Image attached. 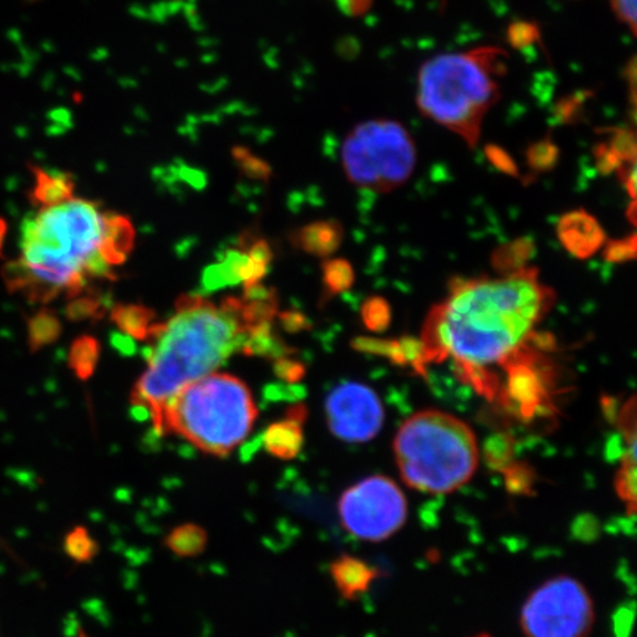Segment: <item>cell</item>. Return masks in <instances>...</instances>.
<instances>
[{"mask_svg":"<svg viewBox=\"0 0 637 637\" xmlns=\"http://www.w3.org/2000/svg\"><path fill=\"white\" fill-rule=\"evenodd\" d=\"M552 303L553 292L527 267L499 278L459 281L425 320V362L452 359L462 377L492 399L497 385L489 369L520 354Z\"/></svg>","mask_w":637,"mask_h":637,"instance_id":"obj_1","label":"cell"},{"mask_svg":"<svg viewBox=\"0 0 637 637\" xmlns=\"http://www.w3.org/2000/svg\"><path fill=\"white\" fill-rule=\"evenodd\" d=\"M244 340L235 297L216 306L203 295H182L173 318L152 326L148 368L133 388V407L160 430L167 403L185 385L213 374Z\"/></svg>","mask_w":637,"mask_h":637,"instance_id":"obj_2","label":"cell"},{"mask_svg":"<svg viewBox=\"0 0 637 637\" xmlns=\"http://www.w3.org/2000/svg\"><path fill=\"white\" fill-rule=\"evenodd\" d=\"M104 213L93 201L73 200L40 208L27 219L21 235V260L31 276L26 297L49 303L61 292L73 298L86 290L87 279L110 278L101 257Z\"/></svg>","mask_w":637,"mask_h":637,"instance_id":"obj_3","label":"cell"},{"mask_svg":"<svg viewBox=\"0 0 637 637\" xmlns=\"http://www.w3.org/2000/svg\"><path fill=\"white\" fill-rule=\"evenodd\" d=\"M506 59L508 54L499 46L428 59L418 73L419 111L475 148L484 118L500 99V80L508 71Z\"/></svg>","mask_w":637,"mask_h":637,"instance_id":"obj_4","label":"cell"},{"mask_svg":"<svg viewBox=\"0 0 637 637\" xmlns=\"http://www.w3.org/2000/svg\"><path fill=\"white\" fill-rule=\"evenodd\" d=\"M393 447L403 483L416 492L438 496L462 489L480 462L474 431L441 410L410 416L397 431Z\"/></svg>","mask_w":637,"mask_h":637,"instance_id":"obj_5","label":"cell"},{"mask_svg":"<svg viewBox=\"0 0 637 637\" xmlns=\"http://www.w3.org/2000/svg\"><path fill=\"white\" fill-rule=\"evenodd\" d=\"M259 409L250 388L229 374L185 385L167 403L158 433L177 434L207 455H231L256 424Z\"/></svg>","mask_w":637,"mask_h":637,"instance_id":"obj_6","label":"cell"},{"mask_svg":"<svg viewBox=\"0 0 637 637\" xmlns=\"http://www.w3.org/2000/svg\"><path fill=\"white\" fill-rule=\"evenodd\" d=\"M341 163L347 179L357 188L388 194L412 176L416 166L415 141L399 121H363L344 139Z\"/></svg>","mask_w":637,"mask_h":637,"instance_id":"obj_7","label":"cell"},{"mask_svg":"<svg viewBox=\"0 0 637 637\" xmlns=\"http://www.w3.org/2000/svg\"><path fill=\"white\" fill-rule=\"evenodd\" d=\"M595 624V605L586 587L559 576L537 587L521 609L525 637H587Z\"/></svg>","mask_w":637,"mask_h":637,"instance_id":"obj_8","label":"cell"},{"mask_svg":"<svg viewBox=\"0 0 637 637\" xmlns=\"http://www.w3.org/2000/svg\"><path fill=\"white\" fill-rule=\"evenodd\" d=\"M338 515L344 530L356 539L384 542L406 524L407 500L391 478L372 475L341 494Z\"/></svg>","mask_w":637,"mask_h":637,"instance_id":"obj_9","label":"cell"},{"mask_svg":"<svg viewBox=\"0 0 637 637\" xmlns=\"http://www.w3.org/2000/svg\"><path fill=\"white\" fill-rule=\"evenodd\" d=\"M326 421L334 437L346 443H368L384 425L385 410L371 387L343 382L326 397Z\"/></svg>","mask_w":637,"mask_h":637,"instance_id":"obj_10","label":"cell"},{"mask_svg":"<svg viewBox=\"0 0 637 637\" xmlns=\"http://www.w3.org/2000/svg\"><path fill=\"white\" fill-rule=\"evenodd\" d=\"M273 253L269 242L260 236L245 233L239 238L238 247L228 251L219 263L204 272L203 285L207 291H216L229 285L244 288L260 284L269 272Z\"/></svg>","mask_w":637,"mask_h":637,"instance_id":"obj_11","label":"cell"},{"mask_svg":"<svg viewBox=\"0 0 637 637\" xmlns=\"http://www.w3.org/2000/svg\"><path fill=\"white\" fill-rule=\"evenodd\" d=\"M505 366L508 379L503 391V402L520 418H533L534 413L543 406L545 399L546 391L542 378L533 366L520 360V354Z\"/></svg>","mask_w":637,"mask_h":637,"instance_id":"obj_12","label":"cell"},{"mask_svg":"<svg viewBox=\"0 0 637 637\" xmlns=\"http://www.w3.org/2000/svg\"><path fill=\"white\" fill-rule=\"evenodd\" d=\"M556 232L565 250L579 260L595 256L607 242L601 223L584 210L564 214L559 219Z\"/></svg>","mask_w":637,"mask_h":637,"instance_id":"obj_13","label":"cell"},{"mask_svg":"<svg viewBox=\"0 0 637 637\" xmlns=\"http://www.w3.org/2000/svg\"><path fill=\"white\" fill-rule=\"evenodd\" d=\"M306 419V406L295 403L288 407L285 418L273 422L264 431L261 437L264 450L279 461H292L297 458L303 449V424Z\"/></svg>","mask_w":637,"mask_h":637,"instance_id":"obj_14","label":"cell"},{"mask_svg":"<svg viewBox=\"0 0 637 637\" xmlns=\"http://www.w3.org/2000/svg\"><path fill=\"white\" fill-rule=\"evenodd\" d=\"M344 228L337 220H319L301 226L291 233L290 241L310 256L329 259L343 244Z\"/></svg>","mask_w":637,"mask_h":637,"instance_id":"obj_15","label":"cell"},{"mask_svg":"<svg viewBox=\"0 0 637 637\" xmlns=\"http://www.w3.org/2000/svg\"><path fill=\"white\" fill-rule=\"evenodd\" d=\"M329 573L338 592L347 601H354L365 595L379 577L377 568L351 555L338 556L332 561Z\"/></svg>","mask_w":637,"mask_h":637,"instance_id":"obj_16","label":"cell"},{"mask_svg":"<svg viewBox=\"0 0 637 637\" xmlns=\"http://www.w3.org/2000/svg\"><path fill=\"white\" fill-rule=\"evenodd\" d=\"M30 170L34 179L29 194L31 204L39 208H48L73 200L76 183L71 174L52 172L39 166H30Z\"/></svg>","mask_w":637,"mask_h":637,"instance_id":"obj_17","label":"cell"},{"mask_svg":"<svg viewBox=\"0 0 637 637\" xmlns=\"http://www.w3.org/2000/svg\"><path fill=\"white\" fill-rule=\"evenodd\" d=\"M135 238V228L126 216L104 213L101 257L111 269L127 260L135 244Z\"/></svg>","mask_w":637,"mask_h":637,"instance_id":"obj_18","label":"cell"},{"mask_svg":"<svg viewBox=\"0 0 637 637\" xmlns=\"http://www.w3.org/2000/svg\"><path fill=\"white\" fill-rule=\"evenodd\" d=\"M111 320L118 331L138 341L149 340L152 326L157 323L154 310L142 304H118L111 312Z\"/></svg>","mask_w":637,"mask_h":637,"instance_id":"obj_19","label":"cell"},{"mask_svg":"<svg viewBox=\"0 0 637 637\" xmlns=\"http://www.w3.org/2000/svg\"><path fill=\"white\" fill-rule=\"evenodd\" d=\"M241 351L247 356H259L264 359L276 360L279 357L291 356L292 348L282 341V338L273 331L272 323L256 326L245 334Z\"/></svg>","mask_w":637,"mask_h":637,"instance_id":"obj_20","label":"cell"},{"mask_svg":"<svg viewBox=\"0 0 637 637\" xmlns=\"http://www.w3.org/2000/svg\"><path fill=\"white\" fill-rule=\"evenodd\" d=\"M62 334V322L55 310L42 307L27 319V344L31 353L57 343Z\"/></svg>","mask_w":637,"mask_h":637,"instance_id":"obj_21","label":"cell"},{"mask_svg":"<svg viewBox=\"0 0 637 637\" xmlns=\"http://www.w3.org/2000/svg\"><path fill=\"white\" fill-rule=\"evenodd\" d=\"M166 548L179 558H197L203 555L208 546V534L205 528L194 522L177 525L166 536Z\"/></svg>","mask_w":637,"mask_h":637,"instance_id":"obj_22","label":"cell"},{"mask_svg":"<svg viewBox=\"0 0 637 637\" xmlns=\"http://www.w3.org/2000/svg\"><path fill=\"white\" fill-rule=\"evenodd\" d=\"M99 357H101L99 341L90 335H82L71 344L68 363H70L71 371L76 374L77 378L87 381L95 374Z\"/></svg>","mask_w":637,"mask_h":637,"instance_id":"obj_23","label":"cell"},{"mask_svg":"<svg viewBox=\"0 0 637 637\" xmlns=\"http://www.w3.org/2000/svg\"><path fill=\"white\" fill-rule=\"evenodd\" d=\"M62 548L77 564H89L99 553L98 542L83 525H77L65 534Z\"/></svg>","mask_w":637,"mask_h":637,"instance_id":"obj_24","label":"cell"},{"mask_svg":"<svg viewBox=\"0 0 637 637\" xmlns=\"http://www.w3.org/2000/svg\"><path fill=\"white\" fill-rule=\"evenodd\" d=\"M615 492L626 503L629 515L636 512V446H630L615 475Z\"/></svg>","mask_w":637,"mask_h":637,"instance_id":"obj_25","label":"cell"},{"mask_svg":"<svg viewBox=\"0 0 637 637\" xmlns=\"http://www.w3.org/2000/svg\"><path fill=\"white\" fill-rule=\"evenodd\" d=\"M353 266L344 259H326L322 263L323 288L328 295H340L354 285Z\"/></svg>","mask_w":637,"mask_h":637,"instance_id":"obj_26","label":"cell"},{"mask_svg":"<svg viewBox=\"0 0 637 637\" xmlns=\"http://www.w3.org/2000/svg\"><path fill=\"white\" fill-rule=\"evenodd\" d=\"M531 251H533V245L527 239H518L511 244L503 245L494 253V266L503 275L517 272L524 269L525 261L530 259Z\"/></svg>","mask_w":637,"mask_h":637,"instance_id":"obj_27","label":"cell"},{"mask_svg":"<svg viewBox=\"0 0 637 637\" xmlns=\"http://www.w3.org/2000/svg\"><path fill=\"white\" fill-rule=\"evenodd\" d=\"M525 158H527L528 167L534 172H549L558 163L559 149L551 138L542 139L528 146Z\"/></svg>","mask_w":637,"mask_h":637,"instance_id":"obj_28","label":"cell"},{"mask_svg":"<svg viewBox=\"0 0 637 637\" xmlns=\"http://www.w3.org/2000/svg\"><path fill=\"white\" fill-rule=\"evenodd\" d=\"M363 325L371 332L387 331L391 325V307L385 298L375 297L368 298L362 307Z\"/></svg>","mask_w":637,"mask_h":637,"instance_id":"obj_29","label":"cell"},{"mask_svg":"<svg viewBox=\"0 0 637 637\" xmlns=\"http://www.w3.org/2000/svg\"><path fill=\"white\" fill-rule=\"evenodd\" d=\"M232 155L239 172L247 176L248 179L267 182L272 176V169H270L269 164L263 158L257 157L256 154L248 151L244 146L233 148Z\"/></svg>","mask_w":637,"mask_h":637,"instance_id":"obj_30","label":"cell"},{"mask_svg":"<svg viewBox=\"0 0 637 637\" xmlns=\"http://www.w3.org/2000/svg\"><path fill=\"white\" fill-rule=\"evenodd\" d=\"M86 291V290H85ZM80 292L76 297L71 298V303L65 309V315L74 322L79 320L101 318L102 303L98 295L92 292Z\"/></svg>","mask_w":637,"mask_h":637,"instance_id":"obj_31","label":"cell"},{"mask_svg":"<svg viewBox=\"0 0 637 637\" xmlns=\"http://www.w3.org/2000/svg\"><path fill=\"white\" fill-rule=\"evenodd\" d=\"M3 282H5L6 290L15 294V292H23L29 290L31 284V276L29 269L21 259L6 261L0 270Z\"/></svg>","mask_w":637,"mask_h":637,"instance_id":"obj_32","label":"cell"},{"mask_svg":"<svg viewBox=\"0 0 637 637\" xmlns=\"http://www.w3.org/2000/svg\"><path fill=\"white\" fill-rule=\"evenodd\" d=\"M487 464L494 469L508 468L514 462V449H512L511 438L508 435H496L490 438L486 444Z\"/></svg>","mask_w":637,"mask_h":637,"instance_id":"obj_33","label":"cell"},{"mask_svg":"<svg viewBox=\"0 0 637 637\" xmlns=\"http://www.w3.org/2000/svg\"><path fill=\"white\" fill-rule=\"evenodd\" d=\"M605 133H609L607 142L617 152L623 163H636V135L633 130L615 127V129L605 130Z\"/></svg>","mask_w":637,"mask_h":637,"instance_id":"obj_34","label":"cell"},{"mask_svg":"<svg viewBox=\"0 0 637 637\" xmlns=\"http://www.w3.org/2000/svg\"><path fill=\"white\" fill-rule=\"evenodd\" d=\"M542 39V30L531 21H515L508 27V43L514 49H527Z\"/></svg>","mask_w":637,"mask_h":637,"instance_id":"obj_35","label":"cell"},{"mask_svg":"<svg viewBox=\"0 0 637 637\" xmlns=\"http://www.w3.org/2000/svg\"><path fill=\"white\" fill-rule=\"evenodd\" d=\"M505 474L506 489L512 494H530L534 484V474L530 466L512 462L508 468L503 469Z\"/></svg>","mask_w":637,"mask_h":637,"instance_id":"obj_36","label":"cell"},{"mask_svg":"<svg viewBox=\"0 0 637 637\" xmlns=\"http://www.w3.org/2000/svg\"><path fill=\"white\" fill-rule=\"evenodd\" d=\"M636 236L617 239V241L605 242L604 257L609 263H624L636 259Z\"/></svg>","mask_w":637,"mask_h":637,"instance_id":"obj_37","label":"cell"},{"mask_svg":"<svg viewBox=\"0 0 637 637\" xmlns=\"http://www.w3.org/2000/svg\"><path fill=\"white\" fill-rule=\"evenodd\" d=\"M273 372L285 384L294 385L306 377V366L291 356H284L273 360Z\"/></svg>","mask_w":637,"mask_h":637,"instance_id":"obj_38","label":"cell"},{"mask_svg":"<svg viewBox=\"0 0 637 637\" xmlns=\"http://www.w3.org/2000/svg\"><path fill=\"white\" fill-rule=\"evenodd\" d=\"M486 157L487 160L492 163L494 169L499 170V172L508 174V176H518V167L517 164H515L514 158H512L505 149L500 148V146L487 145Z\"/></svg>","mask_w":637,"mask_h":637,"instance_id":"obj_39","label":"cell"},{"mask_svg":"<svg viewBox=\"0 0 637 637\" xmlns=\"http://www.w3.org/2000/svg\"><path fill=\"white\" fill-rule=\"evenodd\" d=\"M596 164H598L599 170L604 174H611L618 172L621 167L626 166V163L621 161L617 152L612 149V146L608 142H602L595 148ZM633 164V163H632Z\"/></svg>","mask_w":637,"mask_h":637,"instance_id":"obj_40","label":"cell"},{"mask_svg":"<svg viewBox=\"0 0 637 637\" xmlns=\"http://www.w3.org/2000/svg\"><path fill=\"white\" fill-rule=\"evenodd\" d=\"M612 11L620 23L629 27L633 36L637 34L636 0H609Z\"/></svg>","mask_w":637,"mask_h":637,"instance_id":"obj_41","label":"cell"},{"mask_svg":"<svg viewBox=\"0 0 637 637\" xmlns=\"http://www.w3.org/2000/svg\"><path fill=\"white\" fill-rule=\"evenodd\" d=\"M587 96L577 95L570 98L562 99L556 107V118L561 123H571L574 118L579 117V113L583 110V102Z\"/></svg>","mask_w":637,"mask_h":637,"instance_id":"obj_42","label":"cell"},{"mask_svg":"<svg viewBox=\"0 0 637 637\" xmlns=\"http://www.w3.org/2000/svg\"><path fill=\"white\" fill-rule=\"evenodd\" d=\"M338 8L347 17L359 18L371 11L374 0H337Z\"/></svg>","mask_w":637,"mask_h":637,"instance_id":"obj_43","label":"cell"},{"mask_svg":"<svg viewBox=\"0 0 637 637\" xmlns=\"http://www.w3.org/2000/svg\"><path fill=\"white\" fill-rule=\"evenodd\" d=\"M278 318L281 320V325L284 326L285 331L291 332V334L304 331L309 326V320H307L306 316L298 312H292V310L291 312L279 313Z\"/></svg>","mask_w":637,"mask_h":637,"instance_id":"obj_44","label":"cell"},{"mask_svg":"<svg viewBox=\"0 0 637 637\" xmlns=\"http://www.w3.org/2000/svg\"><path fill=\"white\" fill-rule=\"evenodd\" d=\"M6 235H8V222L0 217V257H3V244H5Z\"/></svg>","mask_w":637,"mask_h":637,"instance_id":"obj_45","label":"cell"},{"mask_svg":"<svg viewBox=\"0 0 637 637\" xmlns=\"http://www.w3.org/2000/svg\"><path fill=\"white\" fill-rule=\"evenodd\" d=\"M77 637H87V636H86V633H85V632H80V633H79V636H77Z\"/></svg>","mask_w":637,"mask_h":637,"instance_id":"obj_46","label":"cell"}]
</instances>
